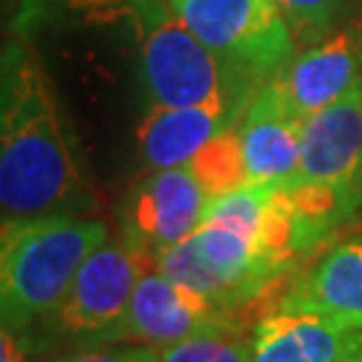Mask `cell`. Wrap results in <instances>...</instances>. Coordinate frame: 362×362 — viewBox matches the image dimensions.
<instances>
[{"label": "cell", "mask_w": 362, "mask_h": 362, "mask_svg": "<svg viewBox=\"0 0 362 362\" xmlns=\"http://www.w3.org/2000/svg\"><path fill=\"white\" fill-rule=\"evenodd\" d=\"M91 202L73 121L38 52L25 38L0 46V209L76 215Z\"/></svg>", "instance_id": "1"}, {"label": "cell", "mask_w": 362, "mask_h": 362, "mask_svg": "<svg viewBox=\"0 0 362 362\" xmlns=\"http://www.w3.org/2000/svg\"><path fill=\"white\" fill-rule=\"evenodd\" d=\"M105 239L103 220L78 215L0 220V322L27 327L52 317L81 263Z\"/></svg>", "instance_id": "2"}, {"label": "cell", "mask_w": 362, "mask_h": 362, "mask_svg": "<svg viewBox=\"0 0 362 362\" xmlns=\"http://www.w3.org/2000/svg\"><path fill=\"white\" fill-rule=\"evenodd\" d=\"M282 191L309 247L362 212V81L303 118L300 164Z\"/></svg>", "instance_id": "3"}, {"label": "cell", "mask_w": 362, "mask_h": 362, "mask_svg": "<svg viewBox=\"0 0 362 362\" xmlns=\"http://www.w3.org/2000/svg\"><path fill=\"white\" fill-rule=\"evenodd\" d=\"M143 81L153 105H209L236 116H245L266 83L204 46L177 19L169 0L167 6L158 0L143 3Z\"/></svg>", "instance_id": "4"}, {"label": "cell", "mask_w": 362, "mask_h": 362, "mask_svg": "<svg viewBox=\"0 0 362 362\" xmlns=\"http://www.w3.org/2000/svg\"><path fill=\"white\" fill-rule=\"evenodd\" d=\"M153 266L172 282L231 311L252 300L287 269L285 260L218 223H202L188 239L164 250Z\"/></svg>", "instance_id": "5"}, {"label": "cell", "mask_w": 362, "mask_h": 362, "mask_svg": "<svg viewBox=\"0 0 362 362\" xmlns=\"http://www.w3.org/2000/svg\"><path fill=\"white\" fill-rule=\"evenodd\" d=\"M169 6L204 46L260 81L296 57V38L274 0H169Z\"/></svg>", "instance_id": "6"}, {"label": "cell", "mask_w": 362, "mask_h": 362, "mask_svg": "<svg viewBox=\"0 0 362 362\" xmlns=\"http://www.w3.org/2000/svg\"><path fill=\"white\" fill-rule=\"evenodd\" d=\"M145 274V258L124 239H105L76 272L62 303L54 309L59 333L105 346L124 341V322L137 279Z\"/></svg>", "instance_id": "7"}, {"label": "cell", "mask_w": 362, "mask_h": 362, "mask_svg": "<svg viewBox=\"0 0 362 362\" xmlns=\"http://www.w3.org/2000/svg\"><path fill=\"white\" fill-rule=\"evenodd\" d=\"M207 202V191L188 164L153 169L134 182L124 202L121 239L145 260H156L202 226Z\"/></svg>", "instance_id": "8"}, {"label": "cell", "mask_w": 362, "mask_h": 362, "mask_svg": "<svg viewBox=\"0 0 362 362\" xmlns=\"http://www.w3.org/2000/svg\"><path fill=\"white\" fill-rule=\"evenodd\" d=\"M233 311L212 298L177 285L161 272H145L137 279L124 322V341H143L158 349L185 338L233 330Z\"/></svg>", "instance_id": "9"}, {"label": "cell", "mask_w": 362, "mask_h": 362, "mask_svg": "<svg viewBox=\"0 0 362 362\" xmlns=\"http://www.w3.org/2000/svg\"><path fill=\"white\" fill-rule=\"evenodd\" d=\"M247 182L287 185L300 164L303 118L293 110L279 76L269 78L236 124Z\"/></svg>", "instance_id": "10"}, {"label": "cell", "mask_w": 362, "mask_h": 362, "mask_svg": "<svg viewBox=\"0 0 362 362\" xmlns=\"http://www.w3.org/2000/svg\"><path fill=\"white\" fill-rule=\"evenodd\" d=\"M300 118L341 100L362 81V22L336 30L276 73Z\"/></svg>", "instance_id": "11"}, {"label": "cell", "mask_w": 362, "mask_h": 362, "mask_svg": "<svg viewBox=\"0 0 362 362\" xmlns=\"http://www.w3.org/2000/svg\"><path fill=\"white\" fill-rule=\"evenodd\" d=\"M282 311L314 314L341 330L362 327V239L333 247L279 300Z\"/></svg>", "instance_id": "12"}, {"label": "cell", "mask_w": 362, "mask_h": 362, "mask_svg": "<svg viewBox=\"0 0 362 362\" xmlns=\"http://www.w3.org/2000/svg\"><path fill=\"white\" fill-rule=\"evenodd\" d=\"M242 121L231 110L194 105V107H164L151 105L148 116L137 129V148L145 167H182L194 158L220 132L233 129Z\"/></svg>", "instance_id": "13"}, {"label": "cell", "mask_w": 362, "mask_h": 362, "mask_svg": "<svg viewBox=\"0 0 362 362\" xmlns=\"http://www.w3.org/2000/svg\"><path fill=\"white\" fill-rule=\"evenodd\" d=\"M349 351L351 330L303 311L276 309L252 330V362H349Z\"/></svg>", "instance_id": "14"}, {"label": "cell", "mask_w": 362, "mask_h": 362, "mask_svg": "<svg viewBox=\"0 0 362 362\" xmlns=\"http://www.w3.org/2000/svg\"><path fill=\"white\" fill-rule=\"evenodd\" d=\"M188 167L194 169V175L199 177V182L207 191L209 199L242 188L247 182V172H245V156H242V143H239L236 127L220 132L215 140H209L188 161Z\"/></svg>", "instance_id": "15"}, {"label": "cell", "mask_w": 362, "mask_h": 362, "mask_svg": "<svg viewBox=\"0 0 362 362\" xmlns=\"http://www.w3.org/2000/svg\"><path fill=\"white\" fill-rule=\"evenodd\" d=\"M161 362H252V341L233 330H212L161 349Z\"/></svg>", "instance_id": "16"}, {"label": "cell", "mask_w": 362, "mask_h": 362, "mask_svg": "<svg viewBox=\"0 0 362 362\" xmlns=\"http://www.w3.org/2000/svg\"><path fill=\"white\" fill-rule=\"evenodd\" d=\"M296 43H320L336 33L344 0H274Z\"/></svg>", "instance_id": "17"}, {"label": "cell", "mask_w": 362, "mask_h": 362, "mask_svg": "<svg viewBox=\"0 0 362 362\" xmlns=\"http://www.w3.org/2000/svg\"><path fill=\"white\" fill-rule=\"evenodd\" d=\"M54 362H161V349L151 344L134 346H91L83 351H73Z\"/></svg>", "instance_id": "18"}, {"label": "cell", "mask_w": 362, "mask_h": 362, "mask_svg": "<svg viewBox=\"0 0 362 362\" xmlns=\"http://www.w3.org/2000/svg\"><path fill=\"white\" fill-rule=\"evenodd\" d=\"M0 362H25L22 341L13 336V327L0 322Z\"/></svg>", "instance_id": "19"}, {"label": "cell", "mask_w": 362, "mask_h": 362, "mask_svg": "<svg viewBox=\"0 0 362 362\" xmlns=\"http://www.w3.org/2000/svg\"><path fill=\"white\" fill-rule=\"evenodd\" d=\"M349 362H362V327H360V330H351Z\"/></svg>", "instance_id": "20"}]
</instances>
